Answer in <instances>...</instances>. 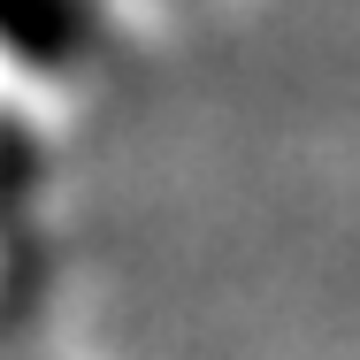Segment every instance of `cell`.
I'll return each mask as SVG.
<instances>
[{"mask_svg":"<svg viewBox=\"0 0 360 360\" xmlns=\"http://www.w3.org/2000/svg\"><path fill=\"white\" fill-rule=\"evenodd\" d=\"M100 39V8L92 0H0V46L15 62H39V70H70L92 54Z\"/></svg>","mask_w":360,"mask_h":360,"instance_id":"obj_1","label":"cell"}]
</instances>
